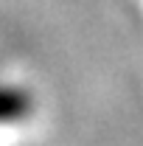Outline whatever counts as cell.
<instances>
[{
  "mask_svg": "<svg viewBox=\"0 0 143 146\" xmlns=\"http://www.w3.org/2000/svg\"><path fill=\"white\" fill-rule=\"evenodd\" d=\"M23 104H25V101H23ZM23 104H20V96H17V93L3 90V87H0V121L17 115L20 110H23Z\"/></svg>",
  "mask_w": 143,
  "mask_h": 146,
  "instance_id": "cell-1",
  "label": "cell"
}]
</instances>
